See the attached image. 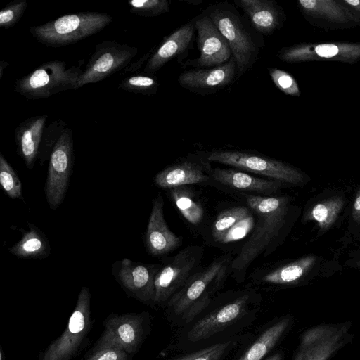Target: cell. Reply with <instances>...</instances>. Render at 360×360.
I'll return each mask as SVG.
<instances>
[{
    "label": "cell",
    "instance_id": "obj_1",
    "mask_svg": "<svg viewBox=\"0 0 360 360\" xmlns=\"http://www.w3.org/2000/svg\"><path fill=\"white\" fill-rule=\"evenodd\" d=\"M245 198L257 222L251 236L232 259L230 271L238 276L245 273L259 255L267 257L274 251L290 211V199L287 196L248 194Z\"/></svg>",
    "mask_w": 360,
    "mask_h": 360
},
{
    "label": "cell",
    "instance_id": "obj_2",
    "mask_svg": "<svg viewBox=\"0 0 360 360\" xmlns=\"http://www.w3.org/2000/svg\"><path fill=\"white\" fill-rule=\"evenodd\" d=\"M231 262L229 255L215 258L172 296L168 305L177 316L186 322L191 321L208 306L212 293L222 284Z\"/></svg>",
    "mask_w": 360,
    "mask_h": 360
},
{
    "label": "cell",
    "instance_id": "obj_3",
    "mask_svg": "<svg viewBox=\"0 0 360 360\" xmlns=\"http://www.w3.org/2000/svg\"><path fill=\"white\" fill-rule=\"evenodd\" d=\"M226 40L237 66V78L242 77L257 60L259 46L245 25L239 13L224 1L210 4L204 11Z\"/></svg>",
    "mask_w": 360,
    "mask_h": 360
},
{
    "label": "cell",
    "instance_id": "obj_4",
    "mask_svg": "<svg viewBox=\"0 0 360 360\" xmlns=\"http://www.w3.org/2000/svg\"><path fill=\"white\" fill-rule=\"evenodd\" d=\"M112 17L107 13L88 11L62 15L43 25L32 26L30 32L41 44L62 47L77 43L107 27Z\"/></svg>",
    "mask_w": 360,
    "mask_h": 360
},
{
    "label": "cell",
    "instance_id": "obj_5",
    "mask_svg": "<svg viewBox=\"0 0 360 360\" xmlns=\"http://www.w3.org/2000/svg\"><path fill=\"white\" fill-rule=\"evenodd\" d=\"M82 72L79 65L68 68L65 61H48L17 79L14 89L28 99L46 98L62 91L76 90Z\"/></svg>",
    "mask_w": 360,
    "mask_h": 360
},
{
    "label": "cell",
    "instance_id": "obj_6",
    "mask_svg": "<svg viewBox=\"0 0 360 360\" xmlns=\"http://www.w3.org/2000/svg\"><path fill=\"white\" fill-rule=\"evenodd\" d=\"M203 255L202 246L189 245L161 264L155 278L154 302H165L179 292L202 269Z\"/></svg>",
    "mask_w": 360,
    "mask_h": 360
},
{
    "label": "cell",
    "instance_id": "obj_7",
    "mask_svg": "<svg viewBox=\"0 0 360 360\" xmlns=\"http://www.w3.org/2000/svg\"><path fill=\"white\" fill-rule=\"evenodd\" d=\"M209 160L255 173L283 184L300 185L304 176L295 167L283 162L250 151L214 150L210 153Z\"/></svg>",
    "mask_w": 360,
    "mask_h": 360
},
{
    "label": "cell",
    "instance_id": "obj_8",
    "mask_svg": "<svg viewBox=\"0 0 360 360\" xmlns=\"http://www.w3.org/2000/svg\"><path fill=\"white\" fill-rule=\"evenodd\" d=\"M72 130L67 127L54 146L49 162L45 184V196L49 207L54 210L65 196L74 165Z\"/></svg>",
    "mask_w": 360,
    "mask_h": 360
},
{
    "label": "cell",
    "instance_id": "obj_9",
    "mask_svg": "<svg viewBox=\"0 0 360 360\" xmlns=\"http://www.w3.org/2000/svg\"><path fill=\"white\" fill-rule=\"evenodd\" d=\"M138 49L116 41L106 40L97 44L77 84L76 90L104 80L124 69L136 56Z\"/></svg>",
    "mask_w": 360,
    "mask_h": 360
},
{
    "label": "cell",
    "instance_id": "obj_10",
    "mask_svg": "<svg viewBox=\"0 0 360 360\" xmlns=\"http://www.w3.org/2000/svg\"><path fill=\"white\" fill-rule=\"evenodd\" d=\"M90 292L82 287L63 333L44 353L41 360H71L90 326Z\"/></svg>",
    "mask_w": 360,
    "mask_h": 360
},
{
    "label": "cell",
    "instance_id": "obj_11",
    "mask_svg": "<svg viewBox=\"0 0 360 360\" xmlns=\"http://www.w3.org/2000/svg\"><path fill=\"white\" fill-rule=\"evenodd\" d=\"M277 56L288 63L322 60L355 63L360 60V42L300 43L281 48Z\"/></svg>",
    "mask_w": 360,
    "mask_h": 360
},
{
    "label": "cell",
    "instance_id": "obj_12",
    "mask_svg": "<svg viewBox=\"0 0 360 360\" xmlns=\"http://www.w3.org/2000/svg\"><path fill=\"white\" fill-rule=\"evenodd\" d=\"M195 25L200 56L187 60L183 68H209L226 63L232 57L229 46L205 11L195 18Z\"/></svg>",
    "mask_w": 360,
    "mask_h": 360
},
{
    "label": "cell",
    "instance_id": "obj_13",
    "mask_svg": "<svg viewBox=\"0 0 360 360\" xmlns=\"http://www.w3.org/2000/svg\"><path fill=\"white\" fill-rule=\"evenodd\" d=\"M209 154L204 151L188 154L158 173L154 178L155 184L162 188L170 189L214 181L211 176L212 168Z\"/></svg>",
    "mask_w": 360,
    "mask_h": 360
},
{
    "label": "cell",
    "instance_id": "obj_14",
    "mask_svg": "<svg viewBox=\"0 0 360 360\" xmlns=\"http://www.w3.org/2000/svg\"><path fill=\"white\" fill-rule=\"evenodd\" d=\"M161 264H143L123 259L114 263L112 271L120 285L142 301L155 298V278Z\"/></svg>",
    "mask_w": 360,
    "mask_h": 360
},
{
    "label": "cell",
    "instance_id": "obj_15",
    "mask_svg": "<svg viewBox=\"0 0 360 360\" xmlns=\"http://www.w3.org/2000/svg\"><path fill=\"white\" fill-rule=\"evenodd\" d=\"M237 77V66L233 56L225 63L209 68H194L181 72L179 85L200 95L214 94L229 86Z\"/></svg>",
    "mask_w": 360,
    "mask_h": 360
},
{
    "label": "cell",
    "instance_id": "obj_16",
    "mask_svg": "<svg viewBox=\"0 0 360 360\" xmlns=\"http://www.w3.org/2000/svg\"><path fill=\"white\" fill-rule=\"evenodd\" d=\"M195 18L165 37L146 63L143 72L153 75L175 58H178V62L180 63L193 47L195 31Z\"/></svg>",
    "mask_w": 360,
    "mask_h": 360
},
{
    "label": "cell",
    "instance_id": "obj_17",
    "mask_svg": "<svg viewBox=\"0 0 360 360\" xmlns=\"http://www.w3.org/2000/svg\"><path fill=\"white\" fill-rule=\"evenodd\" d=\"M142 336L139 317L134 315L115 316L105 325V330L94 351L105 348H119L127 353L135 352Z\"/></svg>",
    "mask_w": 360,
    "mask_h": 360
},
{
    "label": "cell",
    "instance_id": "obj_18",
    "mask_svg": "<svg viewBox=\"0 0 360 360\" xmlns=\"http://www.w3.org/2000/svg\"><path fill=\"white\" fill-rule=\"evenodd\" d=\"M164 201L158 193L153 201L145 236V245L148 252L153 257L167 255L179 248L182 238L169 230L163 214Z\"/></svg>",
    "mask_w": 360,
    "mask_h": 360
},
{
    "label": "cell",
    "instance_id": "obj_19",
    "mask_svg": "<svg viewBox=\"0 0 360 360\" xmlns=\"http://www.w3.org/2000/svg\"><path fill=\"white\" fill-rule=\"evenodd\" d=\"M249 300L250 296L244 295L204 316L191 328L188 340H202L222 330L245 314Z\"/></svg>",
    "mask_w": 360,
    "mask_h": 360
},
{
    "label": "cell",
    "instance_id": "obj_20",
    "mask_svg": "<svg viewBox=\"0 0 360 360\" xmlns=\"http://www.w3.org/2000/svg\"><path fill=\"white\" fill-rule=\"evenodd\" d=\"M297 6L310 19L335 25H360V13L343 0H300Z\"/></svg>",
    "mask_w": 360,
    "mask_h": 360
},
{
    "label": "cell",
    "instance_id": "obj_21",
    "mask_svg": "<svg viewBox=\"0 0 360 360\" xmlns=\"http://www.w3.org/2000/svg\"><path fill=\"white\" fill-rule=\"evenodd\" d=\"M250 208L236 206L219 214L214 221L211 233L215 241L227 243L243 238L255 225Z\"/></svg>",
    "mask_w": 360,
    "mask_h": 360
},
{
    "label": "cell",
    "instance_id": "obj_22",
    "mask_svg": "<svg viewBox=\"0 0 360 360\" xmlns=\"http://www.w3.org/2000/svg\"><path fill=\"white\" fill-rule=\"evenodd\" d=\"M47 119V115L31 117L21 122L15 129L14 139L17 153L29 169H33L38 158L41 137Z\"/></svg>",
    "mask_w": 360,
    "mask_h": 360
},
{
    "label": "cell",
    "instance_id": "obj_23",
    "mask_svg": "<svg viewBox=\"0 0 360 360\" xmlns=\"http://www.w3.org/2000/svg\"><path fill=\"white\" fill-rule=\"evenodd\" d=\"M234 3L248 16L254 29L262 34L270 35L282 25L283 13L274 1L235 0Z\"/></svg>",
    "mask_w": 360,
    "mask_h": 360
},
{
    "label": "cell",
    "instance_id": "obj_24",
    "mask_svg": "<svg viewBox=\"0 0 360 360\" xmlns=\"http://www.w3.org/2000/svg\"><path fill=\"white\" fill-rule=\"evenodd\" d=\"M211 176L214 181L230 188L263 196H274L283 185L279 181L255 177L233 169L212 168Z\"/></svg>",
    "mask_w": 360,
    "mask_h": 360
},
{
    "label": "cell",
    "instance_id": "obj_25",
    "mask_svg": "<svg viewBox=\"0 0 360 360\" xmlns=\"http://www.w3.org/2000/svg\"><path fill=\"white\" fill-rule=\"evenodd\" d=\"M351 326L352 322H344L335 333L315 342L299 345L293 360H329L352 340Z\"/></svg>",
    "mask_w": 360,
    "mask_h": 360
},
{
    "label": "cell",
    "instance_id": "obj_26",
    "mask_svg": "<svg viewBox=\"0 0 360 360\" xmlns=\"http://www.w3.org/2000/svg\"><path fill=\"white\" fill-rule=\"evenodd\" d=\"M316 257L307 255L292 262L264 273L260 281L271 285H291L297 283L313 267Z\"/></svg>",
    "mask_w": 360,
    "mask_h": 360
},
{
    "label": "cell",
    "instance_id": "obj_27",
    "mask_svg": "<svg viewBox=\"0 0 360 360\" xmlns=\"http://www.w3.org/2000/svg\"><path fill=\"white\" fill-rule=\"evenodd\" d=\"M30 230L25 231L22 238L8 251L14 256L22 259L44 258L49 255V242L42 231L35 225L28 224Z\"/></svg>",
    "mask_w": 360,
    "mask_h": 360
},
{
    "label": "cell",
    "instance_id": "obj_28",
    "mask_svg": "<svg viewBox=\"0 0 360 360\" xmlns=\"http://www.w3.org/2000/svg\"><path fill=\"white\" fill-rule=\"evenodd\" d=\"M285 317L271 326L258 338L239 360H262L273 349L291 323Z\"/></svg>",
    "mask_w": 360,
    "mask_h": 360
},
{
    "label": "cell",
    "instance_id": "obj_29",
    "mask_svg": "<svg viewBox=\"0 0 360 360\" xmlns=\"http://www.w3.org/2000/svg\"><path fill=\"white\" fill-rule=\"evenodd\" d=\"M169 195L182 216L191 224H200L204 216L202 205L192 188L181 186L169 189Z\"/></svg>",
    "mask_w": 360,
    "mask_h": 360
},
{
    "label": "cell",
    "instance_id": "obj_30",
    "mask_svg": "<svg viewBox=\"0 0 360 360\" xmlns=\"http://www.w3.org/2000/svg\"><path fill=\"white\" fill-rule=\"evenodd\" d=\"M344 206V200L335 196L314 205L304 214L302 221L316 222L321 231H326L335 222Z\"/></svg>",
    "mask_w": 360,
    "mask_h": 360
},
{
    "label": "cell",
    "instance_id": "obj_31",
    "mask_svg": "<svg viewBox=\"0 0 360 360\" xmlns=\"http://www.w3.org/2000/svg\"><path fill=\"white\" fill-rule=\"evenodd\" d=\"M160 86L157 77L152 74L133 75L123 79L119 84L122 91L151 96L157 93Z\"/></svg>",
    "mask_w": 360,
    "mask_h": 360
},
{
    "label": "cell",
    "instance_id": "obj_32",
    "mask_svg": "<svg viewBox=\"0 0 360 360\" xmlns=\"http://www.w3.org/2000/svg\"><path fill=\"white\" fill-rule=\"evenodd\" d=\"M0 184L10 198L23 200L21 181L2 153H0Z\"/></svg>",
    "mask_w": 360,
    "mask_h": 360
},
{
    "label": "cell",
    "instance_id": "obj_33",
    "mask_svg": "<svg viewBox=\"0 0 360 360\" xmlns=\"http://www.w3.org/2000/svg\"><path fill=\"white\" fill-rule=\"evenodd\" d=\"M67 127L66 122L60 119L54 120L45 127L38 155V158L41 164L49 159L54 146Z\"/></svg>",
    "mask_w": 360,
    "mask_h": 360
},
{
    "label": "cell",
    "instance_id": "obj_34",
    "mask_svg": "<svg viewBox=\"0 0 360 360\" xmlns=\"http://www.w3.org/2000/svg\"><path fill=\"white\" fill-rule=\"evenodd\" d=\"M128 5L131 13L142 17H156L170 10L167 0H131Z\"/></svg>",
    "mask_w": 360,
    "mask_h": 360
},
{
    "label": "cell",
    "instance_id": "obj_35",
    "mask_svg": "<svg viewBox=\"0 0 360 360\" xmlns=\"http://www.w3.org/2000/svg\"><path fill=\"white\" fill-rule=\"evenodd\" d=\"M268 71L272 82L280 91L292 96L300 95L298 84L290 73L276 68H269Z\"/></svg>",
    "mask_w": 360,
    "mask_h": 360
},
{
    "label": "cell",
    "instance_id": "obj_36",
    "mask_svg": "<svg viewBox=\"0 0 360 360\" xmlns=\"http://www.w3.org/2000/svg\"><path fill=\"white\" fill-rule=\"evenodd\" d=\"M27 6L26 0L9 2L0 11V27L8 29L15 25L22 17Z\"/></svg>",
    "mask_w": 360,
    "mask_h": 360
},
{
    "label": "cell",
    "instance_id": "obj_37",
    "mask_svg": "<svg viewBox=\"0 0 360 360\" xmlns=\"http://www.w3.org/2000/svg\"><path fill=\"white\" fill-rule=\"evenodd\" d=\"M86 360H127V355L119 348H105L94 351Z\"/></svg>",
    "mask_w": 360,
    "mask_h": 360
},
{
    "label": "cell",
    "instance_id": "obj_38",
    "mask_svg": "<svg viewBox=\"0 0 360 360\" xmlns=\"http://www.w3.org/2000/svg\"><path fill=\"white\" fill-rule=\"evenodd\" d=\"M229 342H221L203 349L202 352L193 360H218L224 354Z\"/></svg>",
    "mask_w": 360,
    "mask_h": 360
},
{
    "label": "cell",
    "instance_id": "obj_39",
    "mask_svg": "<svg viewBox=\"0 0 360 360\" xmlns=\"http://www.w3.org/2000/svg\"><path fill=\"white\" fill-rule=\"evenodd\" d=\"M155 47L151 49L148 52L143 54L141 58L134 62H131L124 69L121 71V75L124 74H133L138 71L142 68L143 64L147 63L153 53L154 52Z\"/></svg>",
    "mask_w": 360,
    "mask_h": 360
},
{
    "label": "cell",
    "instance_id": "obj_40",
    "mask_svg": "<svg viewBox=\"0 0 360 360\" xmlns=\"http://www.w3.org/2000/svg\"><path fill=\"white\" fill-rule=\"evenodd\" d=\"M352 216L355 222L360 224V186L356 191L352 210Z\"/></svg>",
    "mask_w": 360,
    "mask_h": 360
},
{
    "label": "cell",
    "instance_id": "obj_41",
    "mask_svg": "<svg viewBox=\"0 0 360 360\" xmlns=\"http://www.w3.org/2000/svg\"><path fill=\"white\" fill-rule=\"evenodd\" d=\"M349 7L360 13V0H343Z\"/></svg>",
    "mask_w": 360,
    "mask_h": 360
},
{
    "label": "cell",
    "instance_id": "obj_42",
    "mask_svg": "<svg viewBox=\"0 0 360 360\" xmlns=\"http://www.w3.org/2000/svg\"><path fill=\"white\" fill-rule=\"evenodd\" d=\"M202 351H203V349L198 351V352H193V353H191V354H187V355H186L184 356L180 357V358H179L177 359H175V360H193L196 356L200 355L202 352Z\"/></svg>",
    "mask_w": 360,
    "mask_h": 360
},
{
    "label": "cell",
    "instance_id": "obj_43",
    "mask_svg": "<svg viewBox=\"0 0 360 360\" xmlns=\"http://www.w3.org/2000/svg\"><path fill=\"white\" fill-rule=\"evenodd\" d=\"M9 63L6 61L1 60L0 63V79L2 78L4 74V69L6 68Z\"/></svg>",
    "mask_w": 360,
    "mask_h": 360
},
{
    "label": "cell",
    "instance_id": "obj_44",
    "mask_svg": "<svg viewBox=\"0 0 360 360\" xmlns=\"http://www.w3.org/2000/svg\"><path fill=\"white\" fill-rule=\"evenodd\" d=\"M265 360H283V355L281 353H276L274 354V355H271Z\"/></svg>",
    "mask_w": 360,
    "mask_h": 360
},
{
    "label": "cell",
    "instance_id": "obj_45",
    "mask_svg": "<svg viewBox=\"0 0 360 360\" xmlns=\"http://www.w3.org/2000/svg\"><path fill=\"white\" fill-rule=\"evenodd\" d=\"M357 266L360 267V260H359L356 263Z\"/></svg>",
    "mask_w": 360,
    "mask_h": 360
}]
</instances>
